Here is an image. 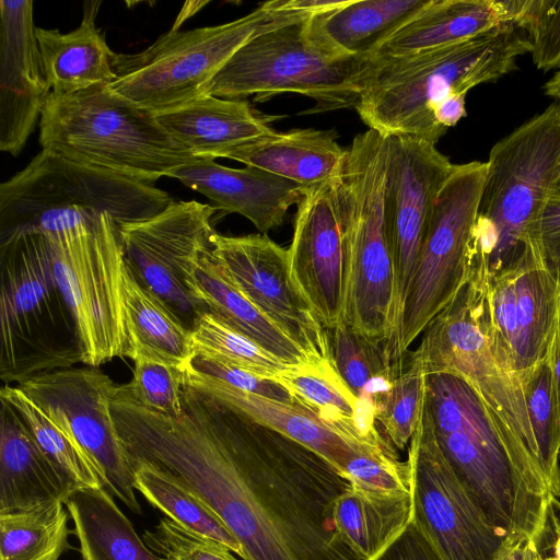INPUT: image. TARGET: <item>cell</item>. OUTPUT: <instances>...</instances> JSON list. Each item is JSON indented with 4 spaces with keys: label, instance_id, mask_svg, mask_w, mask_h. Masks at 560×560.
I'll return each instance as SVG.
<instances>
[{
    "label": "cell",
    "instance_id": "1",
    "mask_svg": "<svg viewBox=\"0 0 560 560\" xmlns=\"http://www.w3.org/2000/svg\"><path fill=\"white\" fill-rule=\"evenodd\" d=\"M424 398L439 447L487 522L514 544H539L557 500L523 441L463 377L427 375Z\"/></svg>",
    "mask_w": 560,
    "mask_h": 560
},
{
    "label": "cell",
    "instance_id": "2",
    "mask_svg": "<svg viewBox=\"0 0 560 560\" xmlns=\"http://www.w3.org/2000/svg\"><path fill=\"white\" fill-rule=\"evenodd\" d=\"M513 23L458 44L397 56H373L355 107L362 121L385 137L405 135L435 144L446 133L434 110L455 94L495 82L529 54Z\"/></svg>",
    "mask_w": 560,
    "mask_h": 560
},
{
    "label": "cell",
    "instance_id": "3",
    "mask_svg": "<svg viewBox=\"0 0 560 560\" xmlns=\"http://www.w3.org/2000/svg\"><path fill=\"white\" fill-rule=\"evenodd\" d=\"M486 163L470 260L490 278L540 252L539 221L560 173V104L499 140Z\"/></svg>",
    "mask_w": 560,
    "mask_h": 560
},
{
    "label": "cell",
    "instance_id": "4",
    "mask_svg": "<svg viewBox=\"0 0 560 560\" xmlns=\"http://www.w3.org/2000/svg\"><path fill=\"white\" fill-rule=\"evenodd\" d=\"M388 137L369 129L355 136L330 180L346 248L345 322L375 345H385L396 320V276L387 237L384 194Z\"/></svg>",
    "mask_w": 560,
    "mask_h": 560
},
{
    "label": "cell",
    "instance_id": "5",
    "mask_svg": "<svg viewBox=\"0 0 560 560\" xmlns=\"http://www.w3.org/2000/svg\"><path fill=\"white\" fill-rule=\"evenodd\" d=\"M42 150L150 185L182 165L203 160L175 144L155 114L96 85L50 92L39 119Z\"/></svg>",
    "mask_w": 560,
    "mask_h": 560
},
{
    "label": "cell",
    "instance_id": "6",
    "mask_svg": "<svg viewBox=\"0 0 560 560\" xmlns=\"http://www.w3.org/2000/svg\"><path fill=\"white\" fill-rule=\"evenodd\" d=\"M0 378L11 384L83 360L71 308L45 233L0 240Z\"/></svg>",
    "mask_w": 560,
    "mask_h": 560
},
{
    "label": "cell",
    "instance_id": "7",
    "mask_svg": "<svg viewBox=\"0 0 560 560\" xmlns=\"http://www.w3.org/2000/svg\"><path fill=\"white\" fill-rule=\"evenodd\" d=\"M172 201L154 185L42 150L0 184V240L22 232H58L103 213L116 224L141 221Z\"/></svg>",
    "mask_w": 560,
    "mask_h": 560
},
{
    "label": "cell",
    "instance_id": "8",
    "mask_svg": "<svg viewBox=\"0 0 560 560\" xmlns=\"http://www.w3.org/2000/svg\"><path fill=\"white\" fill-rule=\"evenodd\" d=\"M310 16L273 27L241 47L203 85L201 95L226 100L254 96L265 102L280 93L315 101L306 113L355 108L372 57L342 56L315 37Z\"/></svg>",
    "mask_w": 560,
    "mask_h": 560
},
{
    "label": "cell",
    "instance_id": "9",
    "mask_svg": "<svg viewBox=\"0 0 560 560\" xmlns=\"http://www.w3.org/2000/svg\"><path fill=\"white\" fill-rule=\"evenodd\" d=\"M310 15L290 7L289 0H273L224 24L171 30L144 50L115 52L116 78L107 88L153 114L178 107L201 96L203 85L246 43Z\"/></svg>",
    "mask_w": 560,
    "mask_h": 560
},
{
    "label": "cell",
    "instance_id": "10",
    "mask_svg": "<svg viewBox=\"0 0 560 560\" xmlns=\"http://www.w3.org/2000/svg\"><path fill=\"white\" fill-rule=\"evenodd\" d=\"M488 284L487 273L471 268L466 283L425 327L413 353L427 375L466 380L523 441L537 467L522 383L494 327Z\"/></svg>",
    "mask_w": 560,
    "mask_h": 560
},
{
    "label": "cell",
    "instance_id": "11",
    "mask_svg": "<svg viewBox=\"0 0 560 560\" xmlns=\"http://www.w3.org/2000/svg\"><path fill=\"white\" fill-rule=\"evenodd\" d=\"M486 172V162L454 164L436 196L394 330L383 347L388 369L406 357L470 276V240Z\"/></svg>",
    "mask_w": 560,
    "mask_h": 560
},
{
    "label": "cell",
    "instance_id": "12",
    "mask_svg": "<svg viewBox=\"0 0 560 560\" xmlns=\"http://www.w3.org/2000/svg\"><path fill=\"white\" fill-rule=\"evenodd\" d=\"M45 234L55 277L77 323L82 363L97 368L114 358H125V258L116 222L103 213L80 225Z\"/></svg>",
    "mask_w": 560,
    "mask_h": 560
},
{
    "label": "cell",
    "instance_id": "13",
    "mask_svg": "<svg viewBox=\"0 0 560 560\" xmlns=\"http://www.w3.org/2000/svg\"><path fill=\"white\" fill-rule=\"evenodd\" d=\"M215 211L197 200L172 201L149 219L117 224L124 258L136 280L189 330L206 312L195 272L213 249Z\"/></svg>",
    "mask_w": 560,
    "mask_h": 560
},
{
    "label": "cell",
    "instance_id": "14",
    "mask_svg": "<svg viewBox=\"0 0 560 560\" xmlns=\"http://www.w3.org/2000/svg\"><path fill=\"white\" fill-rule=\"evenodd\" d=\"M407 460L412 522L442 560H501L515 545L487 522L455 476L436 442L424 396Z\"/></svg>",
    "mask_w": 560,
    "mask_h": 560
},
{
    "label": "cell",
    "instance_id": "15",
    "mask_svg": "<svg viewBox=\"0 0 560 560\" xmlns=\"http://www.w3.org/2000/svg\"><path fill=\"white\" fill-rule=\"evenodd\" d=\"M18 386L77 440L97 468L105 490L140 514L133 470L112 411L119 385L86 365L39 373Z\"/></svg>",
    "mask_w": 560,
    "mask_h": 560
},
{
    "label": "cell",
    "instance_id": "16",
    "mask_svg": "<svg viewBox=\"0 0 560 560\" xmlns=\"http://www.w3.org/2000/svg\"><path fill=\"white\" fill-rule=\"evenodd\" d=\"M213 258L240 291L316 363L334 362L327 330L294 282L288 249L266 234L212 237Z\"/></svg>",
    "mask_w": 560,
    "mask_h": 560
},
{
    "label": "cell",
    "instance_id": "17",
    "mask_svg": "<svg viewBox=\"0 0 560 560\" xmlns=\"http://www.w3.org/2000/svg\"><path fill=\"white\" fill-rule=\"evenodd\" d=\"M453 166L431 142L405 135L388 137L384 213L396 276V319L436 196Z\"/></svg>",
    "mask_w": 560,
    "mask_h": 560
},
{
    "label": "cell",
    "instance_id": "18",
    "mask_svg": "<svg viewBox=\"0 0 560 560\" xmlns=\"http://www.w3.org/2000/svg\"><path fill=\"white\" fill-rule=\"evenodd\" d=\"M488 292L494 327L521 381L548 353L560 308V279L538 252L490 277Z\"/></svg>",
    "mask_w": 560,
    "mask_h": 560
},
{
    "label": "cell",
    "instance_id": "19",
    "mask_svg": "<svg viewBox=\"0 0 560 560\" xmlns=\"http://www.w3.org/2000/svg\"><path fill=\"white\" fill-rule=\"evenodd\" d=\"M288 248L291 276L328 331L345 320L346 248L330 182L304 189Z\"/></svg>",
    "mask_w": 560,
    "mask_h": 560
},
{
    "label": "cell",
    "instance_id": "20",
    "mask_svg": "<svg viewBox=\"0 0 560 560\" xmlns=\"http://www.w3.org/2000/svg\"><path fill=\"white\" fill-rule=\"evenodd\" d=\"M32 0L0 1V150L20 154L51 92Z\"/></svg>",
    "mask_w": 560,
    "mask_h": 560
},
{
    "label": "cell",
    "instance_id": "21",
    "mask_svg": "<svg viewBox=\"0 0 560 560\" xmlns=\"http://www.w3.org/2000/svg\"><path fill=\"white\" fill-rule=\"evenodd\" d=\"M168 177L206 196L217 210L245 217L262 234L283 223L289 208L299 203L305 189L254 166L231 168L211 159L182 165Z\"/></svg>",
    "mask_w": 560,
    "mask_h": 560
},
{
    "label": "cell",
    "instance_id": "22",
    "mask_svg": "<svg viewBox=\"0 0 560 560\" xmlns=\"http://www.w3.org/2000/svg\"><path fill=\"white\" fill-rule=\"evenodd\" d=\"M155 116L175 144L198 159L224 158L277 132L270 127L277 117L257 112L245 100L201 95Z\"/></svg>",
    "mask_w": 560,
    "mask_h": 560
},
{
    "label": "cell",
    "instance_id": "23",
    "mask_svg": "<svg viewBox=\"0 0 560 560\" xmlns=\"http://www.w3.org/2000/svg\"><path fill=\"white\" fill-rule=\"evenodd\" d=\"M184 377L245 418L311 450L338 474L358 451L380 438L355 443L298 404L238 389L189 366Z\"/></svg>",
    "mask_w": 560,
    "mask_h": 560
},
{
    "label": "cell",
    "instance_id": "24",
    "mask_svg": "<svg viewBox=\"0 0 560 560\" xmlns=\"http://www.w3.org/2000/svg\"><path fill=\"white\" fill-rule=\"evenodd\" d=\"M0 514L63 502L73 492L23 419L0 399Z\"/></svg>",
    "mask_w": 560,
    "mask_h": 560
},
{
    "label": "cell",
    "instance_id": "25",
    "mask_svg": "<svg viewBox=\"0 0 560 560\" xmlns=\"http://www.w3.org/2000/svg\"><path fill=\"white\" fill-rule=\"evenodd\" d=\"M334 130L294 129L242 145L224 158L254 166L305 188L329 183L339 172L345 150Z\"/></svg>",
    "mask_w": 560,
    "mask_h": 560
},
{
    "label": "cell",
    "instance_id": "26",
    "mask_svg": "<svg viewBox=\"0 0 560 560\" xmlns=\"http://www.w3.org/2000/svg\"><path fill=\"white\" fill-rule=\"evenodd\" d=\"M100 4L101 1L85 2L82 22L72 32L36 28L51 92L72 94L96 85H109L115 80V52L95 25Z\"/></svg>",
    "mask_w": 560,
    "mask_h": 560
},
{
    "label": "cell",
    "instance_id": "27",
    "mask_svg": "<svg viewBox=\"0 0 560 560\" xmlns=\"http://www.w3.org/2000/svg\"><path fill=\"white\" fill-rule=\"evenodd\" d=\"M510 23L500 0H429L375 56L407 55L469 40Z\"/></svg>",
    "mask_w": 560,
    "mask_h": 560
},
{
    "label": "cell",
    "instance_id": "28",
    "mask_svg": "<svg viewBox=\"0 0 560 560\" xmlns=\"http://www.w3.org/2000/svg\"><path fill=\"white\" fill-rule=\"evenodd\" d=\"M429 0H349L343 7L310 18L312 33L348 57H372Z\"/></svg>",
    "mask_w": 560,
    "mask_h": 560
},
{
    "label": "cell",
    "instance_id": "29",
    "mask_svg": "<svg viewBox=\"0 0 560 560\" xmlns=\"http://www.w3.org/2000/svg\"><path fill=\"white\" fill-rule=\"evenodd\" d=\"M125 358H145L185 371L195 357L191 330L135 278L122 271Z\"/></svg>",
    "mask_w": 560,
    "mask_h": 560
},
{
    "label": "cell",
    "instance_id": "30",
    "mask_svg": "<svg viewBox=\"0 0 560 560\" xmlns=\"http://www.w3.org/2000/svg\"><path fill=\"white\" fill-rule=\"evenodd\" d=\"M302 406L347 439L363 443L381 433L368 410L341 378L334 362L290 365L272 378Z\"/></svg>",
    "mask_w": 560,
    "mask_h": 560
},
{
    "label": "cell",
    "instance_id": "31",
    "mask_svg": "<svg viewBox=\"0 0 560 560\" xmlns=\"http://www.w3.org/2000/svg\"><path fill=\"white\" fill-rule=\"evenodd\" d=\"M412 517V494H374L350 486L332 508L338 538L357 560H375L405 532Z\"/></svg>",
    "mask_w": 560,
    "mask_h": 560
},
{
    "label": "cell",
    "instance_id": "32",
    "mask_svg": "<svg viewBox=\"0 0 560 560\" xmlns=\"http://www.w3.org/2000/svg\"><path fill=\"white\" fill-rule=\"evenodd\" d=\"M195 277L206 312L288 364L316 363L240 291L212 252L202 257Z\"/></svg>",
    "mask_w": 560,
    "mask_h": 560
},
{
    "label": "cell",
    "instance_id": "33",
    "mask_svg": "<svg viewBox=\"0 0 560 560\" xmlns=\"http://www.w3.org/2000/svg\"><path fill=\"white\" fill-rule=\"evenodd\" d=\"M82 560H170L152 551L105 489H79L65 501Z\"/></svg>",
    "mask_w": 560,
    "mask_h": 560
},
{
    "label": "cell",
    "instance_id": "34",
    "mask_svg": "<svg viewBox=\"0 0 560 560\" xmlns=\"http://www.w3.org/2000/svg\"><path fill=\"white\" fill-rule=\"evenodd\" d=\"M132 470L136 490L151 505L187 530L225 546L243 560V547L238 539L197 495L152 466L135 465Z\"/></svg>",
    "mask_w": 560,
    "mask_h": 560
},
{
    "label": "cell",
    "instance_id": "35",
    "mask_svg": "<svg viewBox=\"0 0 560 560\" xmlns=\"http://www.w3.org/2000/svg\"><path fill=\"white\" fill-rule=\"evenodd\" d=\"M0 399L5 400L16 410L42 451L73 491L105 489L97 468L77 440L18 385L3 384L0 389Z\"/></svg>",
    "mask_w": 560,
    "mask_h": 560
},
{
    "label": "cell",
    "instance_id": "36",
    "mask_svg": "<svg viewBox=\"0 0 560 560\" xmlns=\"http://www.w3.org/2000/svg\"><path fill=\"white\" fill-rule=\"evenodd\" d=\"M70 515L63 502L0 514V560H59L68 548Z\"/></svg>",
    "mask_w": 560,
    "mask_h": 560
},
{
    "label": "cell",
    "instance_id": "37",
    "mask_svg": "<svg viewBox=\"0 0 560 560\" xmlns=\"http://www.w3.org/2000/svg\"><path fill=\"white\" fill-rule=\"evenodd\" d=\"M536 447V464L552 497H560V419L546 358L521 377Z\"/></svg>",
    "mask_w": 560,
    "mask_h": 560
},
{
    "label": "cell",
    "instance_id": "38",
    "mask_svg": "<svg viewBox=\"0 0 560 560\" xmlns=\"http://www.w3.org/2000/svg\"><path fill=\"white\" fill-rule=\"evenodd\" d=\"M197 357L272 380L290 365L210 312L201 313L191 329Z\"/></svg>",
    "mask_w": 560,
    "mask_h": 560
},
{
    "label": "cell",
    "instance_id": "39",
    "mask_svg": "<svg viewBox=\"0 0 560 560\" xmlns=\"http://www.w3.org/2000/svg\"><path fill=\"white\" fill-rule=\"evenodd\" d=\"M328 332L337 372L363 406L374 412V401L387 388L392 374L384 346L357 334L345 320Z\"/></svg>",
    "mask_w": 560,
    "mask_h": 560
},
{
    "label": "cell",
    "instance_id": "40",
    "mask_svg": "<svg viewBox=\"0 0 560 560\" xmlns=\"http://www.w3.org/2000/svg\"><path fill=\"white\" fill-rule=\"evenodd\" d=\"M405 360V358H404ZM393 369L387 388L374 401V417L385 439L404 450L415 432L425 389L427 374L413 353Z\"/></svg>",
    "mask_w": 560,
    "mask_h": 560
},
{
    "label": "cell",
    "instance_id": "41",
    "mask_svg": "<svg viewBox=\"0 0 560 560\" xmlns=\"http://www.w3.org/2000/svg\"><path fill=\"white\" fill-rule=\"evenodd\" d=\"M339 475L350 487L374 494H412V475L408 460L398 459L393 445L382 436L358 451Z\"/></svg>",
    "mask_w": 560,
    "mask_h": 560
},
{
    "label": "cell",
    "instance_id": "42",
    "mask_svg": "<svg viewBox=\"0 0 560 560\" xmlns=\"http://www.w3.org/2000/svg\"><path fill=\"white\" fill-rule=\"evenodd\" d=\"M500 1L508 22L526 32L536 68L560 70V0Z\"/></svg>",
    "mask_w": 560,
    "mask_h": 560
},
{
    "label": "cell",
    "instance_id": "43",
    "mask_svg": "<svg viewBox=\"0 0 560 560\" xmlns=\"http://www.w3.org/2000/svg\"><path fill=\"white\" fill-rule=\"evenodd\" d=\"M133 362L132 378L122 385L124 389L144 408L179 418L184 371L145 358H137Z\"/></svg>",
    "mask_w": 560,
    "mask_h": 560
},
{
    "label": "cell",
    "instance_id": "44",
    "mask_svg": "<svg viewBox=\"0 0 560 560\" xmlns=\"http://www.w3.org/2000/svg\"><path fill=\"white\" fill-rule=\"evenodd\" d=\"M143 541L155 553L170 560H240L225 546L194 534L168 517H162Z\"/></svg>",
    "mask_w": 560,
    "mask_h": 560
},
{
    "label": "cell",
    "instance_id": "45",
    "mask_svg": "<svg viewBox=\"0 0 560 560\" xmlns=\"http://www.w3.org/2000/svg\"><path fill=\"white\" fill-rule=\"evenodd\" d=\"M188 366L202 374L221 380L238 389L284 402L295 404L288 392L273 380L264 378L249 372L226 366L197 355L192 358Z\"/></svg>",
    "mask_w": 560,
    "mask_h": 560
},
{
    "label": "cell",
    "instance_id": "46",
    "mask_svg": "<svg viewBox=\"0 0 560 560\" xmlns=\"http://www.w3.org/2000/svg\"><path fill=\"white\" fill-rule=\"evenodd\" d=\"M538 240L546 265L560 279V195L555 191L540 217Z\"/></svg>",
    "mask_w": 560,
    "mask_h": 560
},
{
    "label": "cell",
    "instance_id": "47",
    "mask_svg": "<svg viewBox=\"0 0 560 560\" xmlns=\"http://www.w3.org/2000/svg\"><path fill=\"white\" fill-rule=\"evenodd\" d=\"M375 560H442L413 522Z\"/></svg>",
    "mask_w": 560,
    "mask_h": 560
},
{
    "label": "cell",
    "instance_id": "48",
    "mask_svg": "<svg viewBox=\"0 0 560 560\" xmlns=\"http://www.w3.org/2000/svg\"><path fill=\"white\" fill-rule=\"evenodd\" d=\"M466 95L455 94L436 107L434 120L439 127L447 131L466 116Z\"/></svg>",
    "mask_w": 560,
    "mask_h": 560
},
{
    "label": "cell",
    "instance_id": "49",
    "mask_svg": "<svg viewBox=\"0 0 560 560\" xmlns=\"http://www.w3.org/2000/svg\"><path fill=\"white\" fill-rule=\"evenodd\" d=\"M547 359L551 372L557 408L560 419V308L552 339L548 349Z\"/></svg>",
    "mask_w": 560,
    "mask_h": 560
},
{
    "label": "cell",
    "instance_id": "50",
    "mask_svg": "<svg viewBox=\"0 0 560 560\" xmlns=\"http://www.w3.org/2000/svg\"><path fill=\"white\" fill-rule=\"evenodd\" d=\"M348 2L349 0H289L293 9L314 15L339 9Z\"/></svg>",
    "mask_w": 560,
    "mask_h": 560
},
{
    "label": "cell",
    "instance_id": "51",
    "mask_svg": "<svg viewBox=\"0 0 560 560\" xmlns=\"http://www.w3.org/2000/svg\"><path fill=\"white\" fill-rule=\"evenodd\" d=\"M539 544L527 538L513 545L501 560H538L540 557Z\"/></svg>",
    "mask_w": 560,
    "mask_h": 560
},
{
    "label": "cell",
    "instance_id": "52",
    "mask_svg": "<svg viewBox=\"0 0 560 560\" xmlns=\"http://www.w3.org/2000/svg\"><path fill=\"white\" fill-rule=\"evenodd\" d=\"M544 93L560 104V70H558L544 86Z\"/></svg>",
    "mask_w": 560,
    "mask_h": 560
},
{
    "label": "cell",
    "instance_id": "53",
    "mask_svg": "<svg viewBox=\"0 0 560 560\" xmlns=\"http://www.w3.org/2000/svg\"><path fill=\"white\" fill-rule=\"evenodd\" d=\"M553 549V556L560 560V526L557 525V537L555 540V544L552 546Z\"/></svg>",
    "mask_w": 560,
    "mask_h": 560
},
{
    "label": "cell",
    "instance_id": "54",
    "mask_svg": "<svg viewBox=\"0 0 560 560\" xmlns=\"http://www.w3.org/2000/svg\"><path fill=\"white\" fill-rule=\"evenodd\" d=\"M553 191L560 195V173L558 174V177L556 179Z\"/></svg>",
    "mask_w": 560,
    "mask_h": 560
},
{
    "label": "cell",
    "instance_id": "55",
    "mask_svg": "<svg viewBox=\"0 0 560 560\" xmlns=\"http://www.w3.org/2000/svg\"><path fill=\"white\" fill-rule=\"evenodd\" d=\"M538 560H558L555 556L552 557H546V558H542L541 556L539 557Z\"/></svg>",
    "mask_w": 560,
    "mask_h": 560
}]
</instances>
